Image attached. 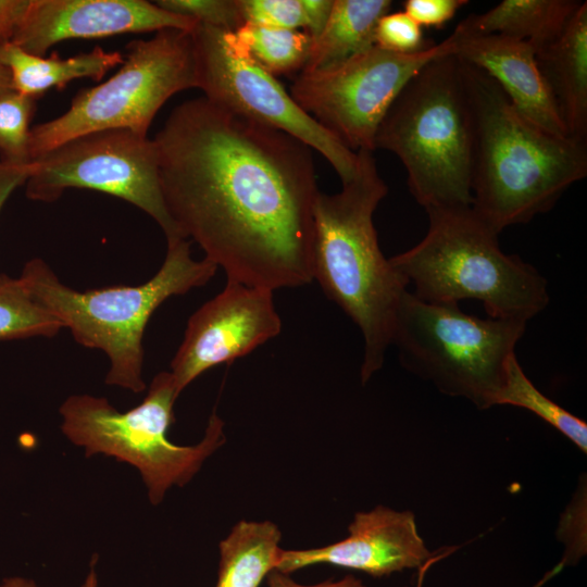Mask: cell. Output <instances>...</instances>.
I'll return each mask as SVG.
<instances>
[{
	"label": "cell",
	"instance_id": "cell-1",
	"mask_svg": "<svg viewBox=\"0 0 587 587\" xmlns=\"http://www.w3.org/2000/svg\"><path fill=\"white\" fill-rule=\"evenodd\" d=\"M167 211L227 280L275 291L313 282L312 149L205 97L153 139Z\"/></svg>",
	"mask_w": 587,
	"mask_h": 587
},
{
	"label": "cell",
	"instance_id": "cell-2",
	"mask_svg": "<svg viewBox=\"0 0 587 587\" xmlns=\"http://www.w3.org/2000/svg\"><path fill=\"white\" fill-rule=\"evenodd\" d=\"M357 172L339 192L319 191L313 208V280L363 337L361 380L382 369L408 280L379 246L373 215L388 192L373 152L359 150Z\"/></svg>",
	"mask_w": 587,
	"mask_h": 587
},
{
	"label": "cell",
	"instance_id": "cell-3",
	"mask_svg": "<svg viewBox=\"0 0 587 587\" xmlns=\"http://www.w3.org/2000/svg\"><path fill=\"white\" fill-rule=\"evenodd\" d=\"M463 65L475 120L472 208L500 233L551 210L586 177V141L538 127L490 76Z\"/></svg>",
	"mask_w": 587,
	"mask_h": 587
},
{
	"label": "cell",
	"instance_id": "cell-4",
	"mask_svg": "<svg viewBox=\"0 0 587 587\" xmlns=\"http://www.w3.org/2000/svg\"><path fill=\"white\" fill-rule=\"evenodd\" d=\"M378 148L401 160L425 210L472 205L475 120L459 58L430 61L405 85L378 127Z\"/></svg>",
	"mask_w": 587,
	"mask_h": 587
},
{
	"label": "cell",
	"instance_id": "cell-5",
	"mask_svg": "<svg viewBox=\"0 0 587 587\" xmlns=\"http://www.w3.org/2000/svg\"><path fill=\"white\" fill-rule=\"evenodd\" d=\"M425 237L389 259L430 303L480 301L491 319L529 321L549 303L546 278L517 255L505 254L498 235L470 207L429 208Z\"/></svg>",
	"mask_w": 587,
	"mask_h": 587
},
{
	"label": "cell",
	"instance_id": "cell-6",
	"mask_svg": "<svg viewBox=\"0 0 587 587\" xmlns=\"http://www.w3.org/2000/svg\"><path fill=\"white\" fill-rule=\"evenodd\" d=\"M188 239L167 243L159 271L138 286L78 291L64 285L39 258L25 263L20 278L79 345L107 354L108 385L141 392L146 388L142 339L151 315L170 297L204 286L217 271L205 258L195 260Z\"/></svg>",
	"mask_w": 587,
	"mask_h": 587
},
{
	"label": "cell",
	"instance_id": "cell-7",
	"mask_svg": "<svg viewBox=\"0 0 587 587\" xmlns=\"http://www.w3.org/2000/svg\"><path fill=\"white\" fill-rule=\"evenodd\" d=\"M522 320L479 319L458 303H430L404 292L391 345L401 364L440 392L477 409L494 407L508 359L524 335Z\"/></svg>",
	"mask_w": 587,
	"mask_h": 587
},
{
	"label": "cell",
	"instance_id": "cell-8",
	"mask_svg": "<svg viewBox=\"0 0 587 587\" xmlns=\"http://www.w3.org/2000/svg\"><path fill=\"white\" fill-rule=\"evenodd\" d=\"M173 376H154L143 401L120 412L105 398L68 397L60 407L62 432L86 455L103 453L134 465L141 474L152 504H159L172 486L186 485L204 460L225 444L224 422L213 413L200 442L179 446L166 434L174 422L178 398Z\"/></svg>",
	"mask_w": 587,
	"mask_h": 587
},
{
	"label": "cell",
	"instance_id": "cell-9",
	"mask_svg": "<svg viewBox=\"0 0 587 587\" xmlns=\"http://www.w3.org/2000/svg\"><path fill=\"white\" fill-rule=\"evenodd\" d=\"M197 87L191 30L164 28L150 39L134 40L114 75L80 90L63 114L32 127L29 160L93 132L125 128L147 136L173 95Z\"/></svg>",
	"mask_w": 587,
	"mask_h": 587
},
{
	"label": "cell",
	"instance_id": "cell-10",
	"mask_svg": "<svg viewBox=\"0 0 587 587\" xmlns=\"http://www.w3.org/2000/svg\"><path fill=\"white\" fill-rule=\"evenodd\" d=\"M25 183L28 199L57 201L70 188L120 198L152 217L171 243L184 239L161 189L153 139L130 129H105L71 139L32 161Z\"/></svg>",
	"mask_w": 587,
	"mask_h": 587
},
{
	"label": "cell",
	"instance_id": "cell-11",
	"mask_svg": "<svg viewBox=\"0 0 587 587\" xmlns=\"http://www.w3.org/2000/svg\"><path fill=\"white\" fill-rule=\"evenodd\" d=\"M449 53L450 36L408 54L373 46L335 66L301 72L290 96L349 149L374 152L378 127L401 90L426 64Z\"/></svg>",
	"mask_w": 587,
	"mask_h": 587
},
{
	"label": "cell",
	"instance_id": "cell-12",
	"mask_svg": "<svg viewBox=\"0 0 587 587\" xmlns=\"http://www.w3.org/2000/svg\"><path fill=\"white\" fill-rule=\"evenodd\" d=\"M224 32L201 24L191 30L203 97L299 139L330 163L342 184L349 182L357 152L304 112L274 76L229 46Z\"/></svg>",
	"mask_w": 587,
	"mask_h": 587
},
{
	"label": "cell",
	"instance_id": "cell-13",
	"mask_svg": "<svg viewBox=\"0 0 587 587\" xmlns=\"http://www.w3.org/2000/svg\"><path fill=\"white\" fill-rule=\"evenodd\" d=\"M273 294L227 280L220 294L189 317L171 362L178 395L205 371L249 354L280 333Z\"/></svg>",
	"mask_w": 587,
	"mask_h": 587
},
{
	"label": "cell",
	"instance_id": "cell-14",
	"mask_svg": "<svg viewBox=\"0 0 587 587\" xmlns=\"http://www.w3.org/2000/svg\"><path fill=\"white\" fill-rule=\"evenodd\" d=\"M197 24L146 0H29L11 42L32 54L46 55L64 40L164 28L192 30Z\"/></svg>",
	"mask_w": 587,
	"mask_h": 587
},
{
	"label": "cell",
	"instance_id": "cell-15",
	"mask_svg": "<svg viewBox=\"0 0 587 587\" xmlns=\"http://www.w3.org/2000/svg\"><path fill=\"white\" fill-rule=\"evenodd\" d=\"M342 540L320 548L280 549L275 570L290 574L315 564L364 572L382 577L420 567L430 557L412 511L378 504L357 512Z\"/></svg>",
	"mask_w": 587,
	"mask_h": 587
},
{
	"label": "cell",
	"instance_id": "cell-16",
	"mask_svg": "<svg viewBox=\"0 0 587 587\" xmlns=\"http://www.w3.org/2000/svg\"><path fill=\"white\" fill-rule=\"evenodd\" d=\"M450 37L452 54L490 76L525 118L551 134L569 136L529 42L498 34L463 35L454 30Z\"/></svg>",
	"mask_w": 587,
	"mask_h": 587
},
{
	"label": "cell",
	"instance_id": "cell-17",
	"mask_svg": "<svg viewBox=\"0 0 587 587\" xmlns=\"http://www.w3.org/2000/svg\"><path fill=\"white\" fill-rule=\"evenodd\" d=\"M541 76L569 136L587 138V2L563 32L535 51Z\"/></svg>",
	"mask_w": 587,
	"mask_h": 587
},
{
	"label": "cell",
	"instance_id": "cell-18",
	"mask_svg": "<svg viewBox=\"0 0 587 587\" xmlns=\"http://www.w3.org/2000/svg\"><path fill=\"white\" fill-rule=\"evenodd\" d=\"M123 61L124 54L120 51H105L100 47L62 59L57 53L32 54L13 42L0 46V63L10 72L13 90L34 99L53 87L64 88L77 78L98 82Z\"/></svg>",
	"mask_w": 587,
	"mask_h": 587
},
{
	"label": "cell",
	"instance_id": "cell-19",
	"mask_svg": "<svg viewBox=\"0 0 587 587\" xmlns=\"http://www.w3.org/2000/svg\"><path fill=\"white\" fill-rule=\"evenodd\" d=\"M582 2L503 0L484 13L469 15L454 32L463 35H503L525 40L536 51L563 32Z\"/></svg>",
	"mask_w": 587,
	"mask_h": 587
},
{
	"label": "cell",
	"instance_id": "cell-20",
	"mask_svg": "<svg viewBox=\"0 0 587 587\" xmlns=\"http://www.w3.org/2000/svg\"><path fill=\"white\" fill-rule=\"evenodd\" d=\"M391 4L389 0H334L303 71L335 66L375 46L377 22Z\"/></svg>",
	"mask_w": 587,
	"mask_h": 587
},
{
	"label": "cell",
	"instance_id": "cell-21",
	"mask_svg": "<svg viewBox=\"0 0 587 587\" xmlns=\"http://www.w3.org/2000/svg\"><path fill=\"white\" fill-rule=\"evenodd\" d=\"M280 538L271 521H239L220 542L215 587H259L276 567Z\"/></svg>",
	"mask_w": 587,
	"mask_h": 587
},
{
	"label": "cell",
	"instance_id": "cell-22",
	"mask_svg": "<svg viewBox=\"0 0 587 587\" xmlns=\"http://www.w3.org/2000/svg\"><path fill=\"white\" fill-rule=\"evenodd\" d=\"M234 49L271 74L302 72L308 63L313 38L301 29H287L245 23L234 32H224Z\"/></svg>",
	"mask_w": 587,
	"mask_h": 587
},
{
	"label": "cell",
	"instance_id": "cell-23",
	"mask_svg": "<svg viewBox=\"0 0 587 587\" xmlns=\"http://www.w3.org/2000/svg\"><path fill=\"white\" fill-rule=\"evenodd\" d=\"M503 404L530 411L587 452L586 422L541 394L525 375L515 353L508 359L503 384L494 399V405Z\"/></svg>",
	"mask_w": 587,
	"mask_h": 587
},
{
	"label": "cell",
	"instance_id": "cell-24",
	"mask_svg": "<svg viewBox=\"0 0 587 587\" xmlns=\"http://www.w3.org/2000/svg\"><path fill=\"white\" fill-rule=\"evenodd\" d=\"M63 324L28 291L22 279L0 274V340L54 337Z\"/></svg>",
	"mask_w": 587,
	"mask_h": 587
},
{
	"label": "cell",
	"instance_id": "cell-25",
	"mask_svg": "<svg viewBox=\"0 0 587 587\" xmlns=\"http://www.w3.org/2000/svg\"><path fill=\"white\" fill-rule=\"evenodd\" d=\"M334 0H238L245 23L300 29L315 39L323 30Z\"/></svg>",
	"mask_w": 587,
	"mask_h": 587
},
{
	"label": "cell",
	"instance_id": "cell-26",
	"mask_svg": "<svg viewBox=\"0 0 587 587\" xmlns=\"http://www.w3.org/2000/svg\"><path fill=\"white\" fill-rule=\"evenodd\" d=\"M36 99L14 90L0 96V160L30 163L28 141Z\"/></svg>",
	"mask_w": 587,
	"mask_h": 587
},
{
	"label": "cell",
	"instance_id": "cell-27",
	"mask_svg": "<svg viewBox=\"0 0 587 587\" xmlns=\"http://www.w3.org/2000/svg\"><path fill=\"white\" fill-rule=\"evenodd\" d=\"M155 3L173 14L226 32L245 24L238 0H159Z\"/></svg>",
	"mask_w": 587,
	"mask_h": 587
},
{
	"label": "cell",
	"instance_id": "cell-28",
	"mask_svg": "<svg viewBox=\"0 0 587 587\" xmlns=\"http://www.w3.org/2000/svg\"><path fill=\"white\" fill-rule=\"evenodd\" d=\"M375 46L394 53H414L434 45L425 41L422 27L404 11L388 12L375 28Z\"/></svg>",
	"mask_w": 587,
	"mask_h": 587
},
{
	"label": "cell",
	"instance_id": "cell-29",
	"mask_svg": "<svg viewBox=\"0 0 587 587\" xmlns=\"http://www.w3.org/2000/svg\"><path fill=\"white\" fill-rule=\"evenodd\" d=\"M467 3L466 0H407L403 8L422 28L440 29Z\"/></svg>",
	"mask_w": 587,
	"mask_h": 587
},
{
	"label": "cell",
	"instance_id": "cell-30",
	"mask_svg": "<svg viewBox=\"0 0 587 587\" xmlns=\"http://www.w3.org/2000/svg\"><path fill=\"white\" fill-rule=\"evenodd\" d=\"M34 163L11 164L0 160V212L11 195L25 185Z\"/></svg>",
	"mask_w": 587,
	"mask_h": 587
},
{
	"label": "cell",
	"instance_id": "cell-31",
	"mask_svg": "<svg viewBox=\"0 0 587 587\" xmlns=\"http://www.w3.org/2000/svg\"><path fill=\"white\" fill-rule=\"evenodd\" d=\"M29 0H0V46L11 42Z\"/></svg>",
	"mask_w": 587,
	"mask_h": 587
},
{
	"label": "cell",
	"instance_id": "cell-32",
	"mask_svg": "<svg viewBox=\"0 0 587 587\" xmlns=\"http://www.w3.org/2000/svg\"><path fill=\"white\" fill-rule=\"evenodd\" d=\"M268 587H367L359 578L347 575L337 580H324L317 584L304 585L292 579L289 574L273 570L266 576Z\"/></svg>",
	"mask_w": 587,
	"mask_h": 587
},
{
	"label": "cell",
	"instance_id": "cell-33",
	"mask_svg": "<svg viewBox=\"0 0 587 587\" xmlns=\"http://www.w3.org/2000/svg\"><path fill=\"white\" fill-rule=\"evenodd\" d=\"M0 587H39L34 580L21 577V576H12L4 578Z\"/></svg>",
	"mask_w": 587,
	"mask_h": 587
},
{
	"label": "cell",
	"instance_id": "cell-34",
	"mask_svg": "<svg viewBox=\"0 0 587 587\" xmlns=\"http://www.w3.org/2000/svg\"><path fill=\"white\" fill-rule=\"evenodd\" d=\"M11 75L8 68L0 63V96L12 91Z\"/></svg>",
	"mask_w": 587,
	"mask_h": 587
},
{
	"label": "cell",
	"instance_id": "cell-35",
	"mask_svg": "<svg viewBox=\"0 0 587 587\" xmlns=\"http://www.w3.org/2000/svg\"><path fill=\"white\" fill-rule=\"evenodd\" d=\"M79 587H98V578L93 566L90 569L88 575Z\"/></svg>",
	"mask_w": 587,
	"mask_h": 587
}]
</instances>
